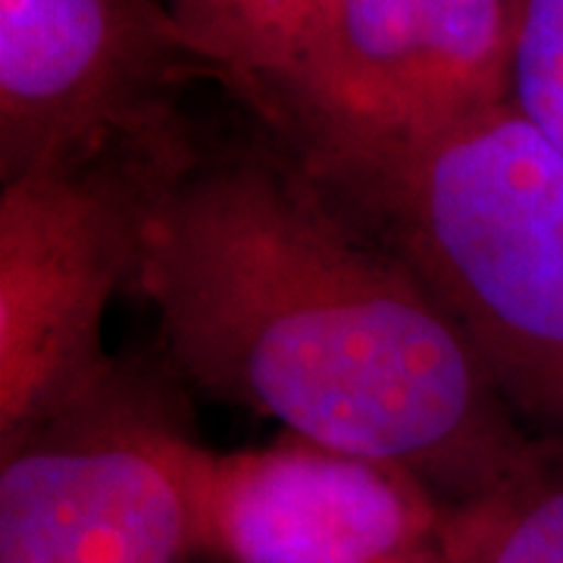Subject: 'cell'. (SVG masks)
Returning <instances> with one entry per match:
<instances>
[{
    "mask_svg": "<svg viewBox=\"0 0 563 563\" xmlns=\"http://www.w3.org/2000/svg\"><path fill=\"white\" fill-rule=\"evenodd\" d=\"M129 285L198 391L401 463L448 510L542 451L410 266L295 154L176 151Z\"/></svg>",
    "mask_w": 563,
    "mask_h": 563,
    "instance_id": "1",
    "label": "cell"
},
{
    "mask_svg": "<svg viewBox=\"0 0 563 563\" xmlns=\"http://www.w3.org/2000/svg\"><path fill=\"white\" fill-rule=\"evenodd\" d=\"M307 173L457 325L507 407L563 439V151L501 103Z\"/></svg>",
    "mask_w": 563,
    "mask_h": 563,
    "instance_id": "2",
    "label": "cell"
},
{
    "mask_svg": "<svg viewBox=\"0 0 563 563\" xmlns=\"http://www.w3.org/2000/svg\"><path fill=\"white\" fill-rule=\"evenodd\" d=\"M176 147L157 135L35 169L0 191V448L101 388L103 313L139 263L151 191Z\"/></svg>",
    "mask_w": 563,
    "mask_h": 563,
    "instance_id": "3",
    "label": "cell"
},
{
    "mask_svg": "<svg viewBox=\"0 0 563 563\" xmlns=\"http://www.w3.org/2000/svg\"><path fill=\"white\" fill-rule=\"evenodd\" d=\"M526 0H332L298 69L263 95L301 163L435 135L510 103Z\"/></svg>",
    "mask_w": 563,
    "mask_h": 563,
    "instance_id": "4",
    "label": "cell"
},
{
    "mask_svg": "<svg viewBox=\"0 0 563 563\" xmlns=\"http://www.w3.org/2000/svg\"><path fill=\"white\" fill-rule=\"evenodd\" d=\"M191 435L144 376L0 448V563H201L185 485Z\"/></svg>",
    "mask_w": 563,
    "mask_h": 563,
    "instance_id": "5",
    "label": "cell"
},
{
    "mask_svg": "<svg viewBox=\"0 0 563 563\" xmlns=\"http://www.w3.org/2000/svg\"><path fill=\"white\" fill-rule=\"evenodd\" d=\"M203 561L444 563L451 510L401 463L285 432L263 448H185Z\"/></svg>",
    "mask_w": 563,
    "mask_h": 563,
    "instance_id": "6",
    "label": "cell"
},
{
    "mask_svg": "<svg viewBox=\"0 0 563 563\" xmlns=\"http://www.w3.org/2000/svg\"><path fill=\"white\" fill-rule=\"evenodd\" d=\"M181 57L166 0H0V179L163 135Z\"/></svg>",
    "mask_w": 563,
    "mask_h": 563,
    "instance_id": "7",
    "label": "cell"
},
{
    "mask_svg": "<svg viewBox=\"0 0 563 563\" xmlns=\"http://www.w3.org/2000/svg\"><path fill=\"white\" fill-rule=\"evenodd\" d=\"M191 57L269 95L320 35L332 0H166Z\"/></svg>",
    "mask_w": 563,
    "mask_h": 563,
    "instance_id": "8",
    "label": "cell"
},
{
    "mask_svg": "<svg viewBox=\"0 0 563 563\" xmlns=\"http://www.w3.org/2000/svg\"><path fill=\"white\" fill-rule=\"evenodd\" d=\"M444 563H563V439L483 501L451 510Z\"/></svg>",
    "mask_w": 563,
    "mask_h": 563,
    "instance_id": "9",
    "label": "cell"
},
{
    "mask_svg": "<svg viewBox=\"0 0 563 563\" xmlns=\"http://www.w3.org/2000/svg\"><path fill=\"white\" fill-rule=\"evenodd\" d=\"M510 101L563 151V0H526Z\"/></svg>",
    "mask_w": 563,
    "mask_h": 563,
    "instance_id": "10",
    "label": "cell"
}]
</instances>
